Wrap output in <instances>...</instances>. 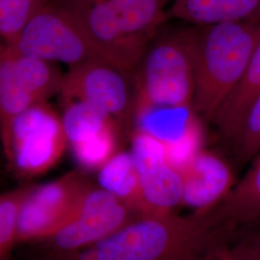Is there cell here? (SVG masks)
Masks as SVG:
<instances>
[{"mask_svg": "<svg viewBox=\"0 0 260 260\" xmlns=\"http://www.w3.org/2000/svg\"><path fill=\"white\" fill-rule=\"evenodd\" d=\"M195 115L189 122L184 134L177 141L165 145L169 164L181 173L203 150L204 131Z\"/></svg>", "mask_w": 260, "mask_h": 260, "instance_id": "23", "label": "cell"}, {"mask_svg": "<svg viewBox=\"0 0 260 260\" xmlns=\"http://www.w3.org/2000/svg\"><path fill=\"white\" fill-rule=\"evenodd\" d=\"M165 1H168V0H165ZM173 1H174V0H173Z\"/></svg>", "mask_w": 260, "mask_h": 260, "instance_id": "28", "label": "cell"}, {"mask_svg": "<svg viewBox=\"0 0 260 260\" xmlns=\"http://www.w3.org/2000/svg\"><path fill=\"white\" fill-rule=\"evenodd\" d=\"M231 239L242 244L253 259L260 260V218L236 230Z\"/></svg>", "mask_w": 260, "mask_h": 260, "instance_id": "27", "label": "cell"}, {"mask_svg": "<svg viewBox=\"0 0 260 260\" xmlns=\"http://www.w3.org/2000/svg\"><path fill=\"white\" fill-rule=\"evenodd\" d=\"M121 134L118 127L105 130L93 138L70 146L76 162L85 170H100L118 151Z\"/></svg>", "mask_w": 260, "mask_h": 260, "instance_id": "21", "label": "cell"}, {"mask_svg": "<svg viewBox=\"0 0 260 260\" xmlns=\"http://www.w3.org/2000/svg\"><path fill=\"white\" fill-rule=\"evenodd\" d=\"M233 151L238 165L246 164L260 152V93L247 112Z\"/></svg>", "mask_w": 260, "mask_h": 260, "instance_id": "24", "label": "cell"}, {"mask_svg": "<svg viewBox=\"0 0 260 260\" xmlns=\"http://www.w3.org/2000/svg\"><path fill=\"white\" fill-rule=\"evenodd\" d=\"M32 186L0 194V260H5L17 243L19 210Z\"/></svg>", "mask_w": 260, "mask_h": 260, "instance_id": "22", "label": "cell"}, {"mask_svg": "<svg viewBox=\"0 0 260 260\" xmlns=\"http://www.w3.org/2000/svg\"><path fill=\"white\" fill-rule=\"evenodd\" d=\"M61 119L68 145L70 146L93 138L112 127H118L107 114L82 102L64 104Z\"/></svg>", "mask_w": 260, "mask_h": 260, "instance_id": "18", "label": "cell"}, {"mask_svg": "<svg viewBox=\"0 0 260 260\" xmlns=\"http://www.w3.org/2000/svg\"><path fill=\"white\" fill-rule=\"evenodd\" d=\"M0 137L10 166L21 177L48 172L59 162L68 146L61 116L47 103L20 113Z\"/></svg>", "mask_w": 260, "mask_h": 260, "instance_id": "4", "label": "cell"}, {"mask_svg": "<svg viewBox=\"0 0 260 260\" xmlns=\"http://www.w3.org/2000/svg\"><path fill=\"white\" fill-rule=\"evenodd\" d=\"M252 160L241 180L219 205L206 212L214 226L230 236L260 218V152Z\"/></svg>", "mask_w": 260, "mask_h": 260, "instance_id": "12", "label": "cell"}, {"mask_svg": "<svg viewBox=\"0 0 260 260\" xmlns=\"http://www.w3.org/2000/svg\"><path fill=\"white\" fill-rule=\"evenodd\" d=\"M51 0H0V41L13 45L21 31Z\"/></svg>", "mask_w": 260, "mask_h": 260, "instance_id": "20", "label": "cell"}, {"mask_svg": "<svg viewBox=\"0 0 260 260\" xmlns=\"http://www.w3.org/2000/svg\"><path fill=\"white\" fill-rule=\"evenodd\" d=\"M168 18L195 26L260 20V0H174Z\"/></svg>", "mask_w": 260, "mask_h": 260, "instance_id": "14", "label": "cell"}, {"mask_svg": "<svg viewBox=\"0 0 260 260\" xmlns=\"http://www.w3.org/2000/svg\"><path fill=\"white\" fill-rule=\"evenodd\" d=\"M260 41V20L199 26L193 111L213 121L241 80Z\"/></svg>", "mask_w": 260, "mask_h": 260, "instance_id": "2", "label": "cell"}, {"mask_svg": "<svg viewBox=\"0 0 260 260\" xmlns=\"http://www.w3.org/2000/svg\"><path fill=\"white\" fill-rule=\"evenodd\" d=\"M23 55L71 67L100 59L74 15L50 2L31 19L13 45Z\"/></svg>", "mask_w": 260, "mask_h": 260, "instance_id": "7", "label": "cell"}, {"mask_svg": "<svg viewBox=\"0 0 260 260\" xmlns=\"http://www.w3.org/2000/svg\"><path fill=\"white\" fill-rule=\"evenodd\" d=\"M184 191L181 205L207 212L219 205L235 185L232 165L219 153L202 150L182 172Z\"/></svg>", "mask_w": 260, "mask_h": 260, "instance_id": "11", "label": "cell"}, {"mask_svg": "<svg viewBox=\"0 0 260 260\" xmlns=\"http://www.w3.org/2000/svg\"><path fill=\"white\" fill-rule=\"evenodd\" d=\"M138 217L118 198L93 185L70 220L41 243L49 256L79 251L107 238Z\"/></svg>", "mask_w": 260, "mask_h": 260, "instance_id": "8", "label": "cell"}, {"mask_svg": "<svg viewBox=\"0 0 260 260\" xmlns=\"http://www.w3.org/2000/svg\"><path fill=\"white\" fill-rule=\"evenodd\" d=\"M111 8L125 30L133 35L152 38L168 19L165 0H98Z\"/></svg>", "mask_w": 260, "mask_h": 260, "instance_id": "17", "label": "cell"}, {"mask_svg": "<svg viewBox=\"0 0 260 260\" xmlns=\"http://www.w3.org/2000/svg\"><path fill=\"white\" fill-rule=\"evenodd\" d=\"M199 26L169 31L152 38L132 73L135 120L157 108H192ZM193 109V108H192Z\"/></svg>", "mask_w": 260, "mask_h": 260, "instance_id": "3", "label": "cell"}, {"mask_svg": "<svg viewBox=\"0 0 260 260\" xmlns=\"http://www.w3.org/2000/svg\"><path fill=\"white\" fill-rule=\"evenodd\" d=\"M93 185L83 172L73 171L43 185L32 186L19 210L17 243L42 242L55 233Z\"/></svg>", "mask_w": 260, "mask_h": 260, "instance_id": "9", "label": "cell"}, {"mask_svg": "<svg viewBox=\"0 0 260 260\" xmlns=\"http://www.w3.org/2000/svg\"><path fill=\"white\" fill-rule=\"evenodd\" d=\"M223 236L206 212L145 215L94 245L49 260H197Z\"/></svg>", "mask_w": 260, "mask_h": 260, "instance_id": "1", "label": "cell"}, {"mask_svg": "<svg viewBox=\"0 0 260 260\" xmlns=\"http://www.w3.org/2000/svg\"><path fill=\"white\" fill-rule=\"evenodd\" d=\"M260 93V41L241 80L217 112L213 121L224 144L233 149L251 103Z\"/></svg>", "mask_w": 260, "mask_h": 260, "instance_id": "13", "label": "cell"}, {"mask_svg": "<svg viewBox=\"0 0 260 260\" xmlns=\"http://www.w3.org/2000/svg\"><path fill=\"white\" fill-rule=\"evenodd\" d=\"M103 61L132 74L152 39L128 33L114 11L98 0H64Z\"/></svg>", "mask_w": 260, "mask_h": 260, "instance_id": "10", "label": "cell"}, {"mask_svg": "<svg viewBox=\"0 0 260 260\" xmlns=\"http://www.w3.org/2000/svg\"><path fill=\"white\" fill-rule=\"evenodd\" d=\"M59 94L63 104L82 102L107 114L122 137H130L134 130L136 94L132 74L106 61L95 58L71 67Z\"/></svg>", "mask_w": 260, "mask_h": 260, "instance_id": "5", "label": "cell"}, {"mask_svg": "<svg viewBox=\"0 0 260 260\" xmlns=\"http://www.w3.org/2000/svg\"><path fill=\"white\" fill-rule=\"evenodd\" d=\"M99 186L118 198L140 216H145L139 174L128 151L119 150L99 170Z\"/></svg>", "mask_w": 260, "mask_h": 260, "instance_id": "16", "label": "cell"}, {"mask_svg": "<svg viewBox=\"0 0 260 260\" xmlns=\"http://www.w3.org/2000/svg\"><path fill=\"white\" fill-rule=\"evenodd\" d=\"M199 260H254L239 242L223 236L218 239Z\"/></svg>", "mask_w": 260, "mask_h": 260, "instance_id": "26", "label": "cell"}, {"mask_svg": "<svg viewBox=\"0 0 260 260\" xmlns=\"http://www.w3.org/2000/svg\"><path fill=\"white\" fill-rule=\"evenodd\" d=\"M197 260H199V259H197Z\"/></svg>", "mask_w": 260, "mask_h": 260, "instance_id": "29", "label": "cell"}, {"mask_svg": "<svg viewBox=\"0 0 260 260\" xmlns=\"http://www.w3.org/2000/svg\"><path fill=\"white\" fill-rule=\"evenodd\" d=\"M192 108H157L139 115L135 123L162 143L170 144L179 139L185 132L195 112Z\"/></svg>", "mask_w": 260, "mask_h": 260, "instance_id": "19", "label": "cell"}, {"mask_svg": "<svg viewBox=\"0 0 260 260\" xmlns=\"http://www.w3.org/2000/svg\"><path fill=\"white\" fill-rule=\"evenodd\" d=\"M63 77L55 64L23 55L0 41V135L20 113L59 94Z\"/></svg>", "mask_w": 260, "mask_h": 260, "instance_id": "6", "label": "cell"}, {"mask_svg": "<svg viewBox=\"0 0 260 260\" xmlns=\"http://www.w3.org/2000/svg\"><path fill=\"white\" fill-rule=\"evenodd\" d=\"M130 154L138 174L150 168L168 162L164 143L143 130L134 128L130 135Z\"/></svg>", "mask_w": 260, "mask_h": 260, "instance_id": "25", "label": "cell"}, {"mask_svg": "<svg viewBox=\"0 0 260 260\" xmlns=\"http://www.w3.org/2000/svg\"><path fill=\"white\" fill-rule=\"evenodd\" d=\"M140 192L145 215L173 213L181 205L182 173L165 162L139 174Z\"/></svg>", "mask_w": 260, "mask_h": 260, "instance_id": "15", "label": "cell"}]
</instances>
